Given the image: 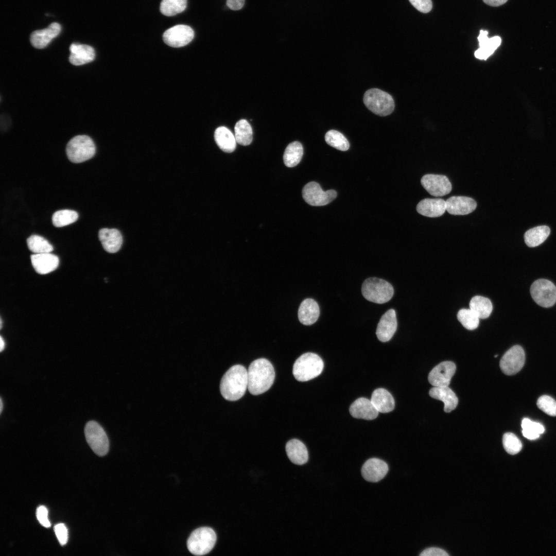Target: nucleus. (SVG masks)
Listing matches in <instances>:
<instances>
[{"instance_id":"nucleus-37","label":"nucleus","mask_w":556,"mask_h":556,"mask_svg":"<svg viewBox=\"0 0 556 556\" xmlns=\"http://www.w3.org/2000/svg\"><path fill=\"white\" fill-rule=\"evenodd\" d=\"M325 140L328 145L341 151H346L350 147V144L345 137L335 130H331L326 132Z\"/></svg>"},{"instance_id":"nucleus-42","label":"nucleus","mask_w":556,"mask_h":556,"mask_svg":"<svg viewBox=\"0 0 556 556\" xmlns=\"http://www.w3.org/2000/svg\"><path fill=\"white\" fill-rule=\"evenodd\" d=\"M411 4L418 11L428 13L432 9L431 0H409Z\"/></svg>"},{"instance_id":"nucleus-22","label":"nucleus","mask_w":556,"mask_h":556,"mask_svg":"<svg viewBox=\"0 0 556 556\" xmlns=\"http://www.w3.org/2000/svg\"><path fill=\"white\" fill-rule=\"evenodd\" d=\"M69 61L73 65L79 66L90 63L95 57L94 49L91 46L73 43L70 47Z\"/></svg>"},{"instance_id":"nucleus-49","label":"nucleus","mask_w":556,"mask_h":556,"mask_svg":"<svg viewBox=\"0 0 556 556\" xmlns=\"http://www.w3.org/2000/svg\"><path fill=\"white\" fill-rule=\"evenodd\" d=\"M0 401H1L0 413H1L2 412V410H3V402H2V398H1Z\"/></svg>"},{"instance_id":"nucleus-28","label":"nucleus","mask_w":556,"mask_h":556,"mask_svg":"<svg viewBox=\"0 0 556 556\" xmlns=\"http://www.w3.org/2000/svg\"><path fill=\"white\" fill-rule=\"evenodd\" d=\"M370 400L379 412H391L395 407V402L392 395L384 388L375 390L372 394Z\"/></svg>"},{"instance_id":"nucleus-2","label":"nucleus","mask_w":556,"mask_h":556,"mask_svg":"<svg viewBox=\"0 0 556 556\" xmlns=\"http://www.w3.org/2000/svg\"><path fill=\"white\" fill-rule=\"evenodd\" d=\"M248 388V371L242 365L231 367L222 376L220 391L224 398L230 401L240 399Z\"/></svg>"},{"instance_id":"nucleus-5","label":"nucleus","mask_w":556,"mask_h":556,"mask_svg":"<svg viewBox=\"0 0 556 556\" xmlns=\"http://www.w3.org/2000/svg\"><path fill=\"white\" fill-rule=\"evenodd\" d=\"M96 147L92 138L85 135H77L68 142L66 152L68 159L74 163H80L92 158Z\"/></svg>"},{"instance_id":"nucleus-4","label":"nucleus","mask_w":556,"mask_h":556,"mask_svg":"<svg viewBox=\"0 0 556 556\" xmlns=\"http://www.w3.org/2000/svg\"><path fill=\"white\" fill-rule=\"evenodd\" d=\"M364 298L368 301L383 304L390 301L394 294V289L387 281L376 277L366 280L361 287Z\"/></svg>"},{"instance_id":"nucleus-7","label":"nucleus","mask_w":556,"mask_h":556,"mask_svg":"<svg viewBox=\"0 0 556 556\" xmlns=\"http://www.w3.org/2000/svg\"><path fill=\"white\" fill-rule=\"evenodd\" d=\"M216 534L210 527H200L195 530L187 541L188 550L196 555H203L210 552L216 542Z\"/></svg>"},{"instance_id":"nucleus-15","label":"nucleus","mask_w":556,"mask_h":556,"mask_svg":"<svg viewBox=\"0 0 556 556\" xmlns=\"http://www.w3.org/2000/svg\"><path fill=\"white\" fill-rule=\"evenodd\" d=\"M388 470V465L384 461L373 458L367 460L363 464L361 474L366 480L376 482L385 477Z\"/></svg>"},{"instance_id":"nucleus-8","label":"nucleus","mask_w":556,"mask_h":556,"mask_svg":"<svg viewBox=\"0 0 556 556\" xmlns=\"http://www.w3.org/2000/svg\"><path fill=\"white\" fill-rule=\"evenodd\" d=\"M86 442L92 450L99 456L106 455L109 450V442L102 427L96 422H88L84 428Z\"/></svg>"},{"instance_id":"nucleus-6","label":"nucleus","mask_w":556,"mask_h":556,"mask_svg":"<svg viewBox=\"0 0 556 556\" xmlns=\"http://www.w3.org/2000/svg\"><path fill=\"white\" fill-rule=\"evenodd\" d=\"M363 100L369 110L380 116L390 114L395 107L391 95L378 89L367 90L364 94Z\"/></svg>"},{"instance_id":"nucleus-46","label":"nucleus","mask_w":556,"mask_h":556,"mask_svg":"<svg viewBox=\"0 0 556 556\" xmlns=\"http://www.w3.org/2000/svg\"><path fill=\"white\" fill-rule=\"evenodd\" d=\"M227 6L231 10H238L241 9L244 4L245 0H227Z\"/></svg>"},{"instance_id":"nucleus-3","label":"nucleus","mask_w":556,"mask_h":556,"mask_svg":"<svg viewBox=\"0 0 556 556\" xmlns=\"http://www.w3.org/2000/svg\"><path fill=\"white\" fill-rule=\"evenodd\" d=\"M323 367V362L317 354L306 353L296 360L292 373L297 380L306 381L319 376L322 372Z\"/></svg>"},{"instance_id":"nucleus-48","label":"nucleus","mask_w":556,"mask_h":556,"mask_svg":"<svg viewBox=\"0 0 556 556\" xmlns=\"http://www.w3.org/2000/svg\"><path fill=\"white\" fill-rule=\"evenodd\" d=\"M0 339H1L0 340V343H1L0 350H1V352H2L3 350L5 348V341H4V339H3V337L2 336H1Z\"/></svg>"},{"instance_id":"nucleus-51","label":"nucleus","mask_w":556,"mask_h":556,"mask_svg":"<svg viewBox=\"0 0 556 556\" xmlns=\"http://www.w3.org/2000/svg\"><path fill=\"white\" fill-rule=\"evenodd\" d=\"M497 356H498L497 355H496L495 356V357H497Z\"/></svg>"},{"instance_id":"nucleus-26","label":"nucleus","mask_w":556,"mask_h":556,"mask_svg":"<svg viewBox=\"0 0 556 556\" xmlns=\"http://www.w3.org/2000/svg\"><path fill=\"white\" fill-rule=\"evenodd\" d=\"M319 315V307L314 300L308 298L301 303L298 310V318L302 324L311 325L317 321Z\"/></svg>"},{"instance_id":"nucleus-27","label":"nucleus","mask_w":556,"mask_h":556,"mask_svg":"<svg viewBox=\"0 0 556 556\" xmlns=\"http://www.w3.org/2000/svg\"><path fill=\"white\" fill-rule=\"evenodd\" d=\"M286 451L289 460L294 464L303 465L308 460V453L305 444L301 441L293 439L286 445Z\"/></svg>"},{"instance_id":"nucleus-41","label":"nucleus","mask_w":556,"mask_h":556,"mask_svg":"<svg viewBox=\"0 0 556 556\" xmlns=\"http://www.w3.org/2000/svg\"><path fill=\"white\" fill-rule=\"evenodd\" d=\"M538 408L549 415L556 416V401L549 395L540 396L536 403Z\"/></svg>"},{"instance_id":"nucleus-24","label":"nucleus","mask_w":556,"mask_h":556,"mask_svg":"<svg viewBox=\"0 0 556 556\" xmlns=\"http://www.w3.org/2000/svg\"><path fill=\"white\" fill-rule=\"evenodd\" d=\"M416 211L426 217H440L446 211V201L441 198H425L419 202Z\"/></svg>"},{"instance_id":"nucleus-40","label":"nucleus","mask_w":556,"mask_h":556,"mask_svg":"<svg viewBox=\"0 0 556 556\" xmlns=\"http://www.w3.org/2000/svg\"><path fill=\"white\" fill-rule=\"evenodd\" d=\"M502 443L506 451L511 455L519 453L523 446L520 440L512 432H507L503 435Z\"/></svg>"},{"instance_id":"nucleus-31","label":"nucleus","mask_w":556,"mask_h":556,"mask_svg":"<svg viewBox=\"0 0 556 556\" xmlns=\"http://www.w3.org/2000/svg\"><path fill=\"white\" fill-rule=\"evenodd\" d=\"M469 306L479 319H482L488 318L493 309L492 303L490 300L480 296L473 297L470 302Z\"/></svg>"},{"instance_id":"nucleus-36","label":"nucleus","mask_w":556,"mask_h":556,"mask_svg":"<svg viewBox=\"0 0 556 556\" xmlns=\"http://www.w3.org/2000/svg\"><path fill=\"white\" fill-rule=\"evenodd\" d=\"M78 218V213L73 210H62L56 211L52 216V221L56 227H62L75 222Z\"/></svg>"},{"instance_id":"nucleus-10","label":"nucleus","mask_w":556,"mask_h":556,"mask_svg":"<svg viewBox=\"0 0 556 556\" xmlns=\"http://www.w3.org/2000/svg\"><path fill=\"white\" fill-rule=\"evenodd\" d=\"M302 196L306 203L312 206H323L332 202L337 196L333 189L323 191L316 182L306 184L302 189Z\"/></svg>"},{"instance_id":"nucleus-33","label":"nucleus","mask_w":556,"mask_h":556,"mask_svg":"<svg viewBox=\"0 0 556 556\" xmlns=\"http://www.w3.org/2000/svg\"><path fill=\"white\" fill-rule=\"evenodd\" d=\"M235 137L236 142L242 146L251 144L253 139L252 129L246 119L238 121L235 125Z\"/></svg>"},{"instance_id":"nucleus-34","label":"nucleus","mask_w":556,"mask_h":556,"mask_svg":"<svg viewBox=\"0 0 556 556\" xmlns=\"http://www.w3.org/2000/svg\"><path fill=\"white\" fill-rule=\"evenodd\" d=\"M28 249L34 254L50 253L53 250L52 245L44 238L38 235H31L27 239Z\"/></svg>"},{"instance_id":"nucleus-43","label":"nucleus","mask_w":556,"mask_h":556,"mask_svg":"<svg viewBox=\"0 0 556 556\" xmlns=\"http://www.w3.org/2000/svg\"><path fill=\"white\" fill-rule=\"evenodd\" d=\"M54 530L60 544L61 545L66 544L68 539V533L65 526L62 523L57 524L54 527Z\"/></svg>"},{"instance_id":"nucleus-47","label":"nucleus","mask_w":556,"mask_h":556,"mask_svg":"<svg viewBox=\"0 0 556 556\" xmlns=\"http://www.w3.org/2000/svg\"><path fill=\"white\" fill-rule=\"evenodd\" d=\"M483 2L488 5L497 7L501 6L506 3L508 0H482Z\"/></svg>"},{"instance_id":"nucleus-38","label":"nucleus","mask_w":556,"mask_h":556,"mask_svg":"<svg viewBox=\"0 0 556 556\" xmlns=\"http://www.w3.org/2000/svg\"><path fill=\"white\" fill-rule=\"evenodd\" d=\"M187 5V0H162L160 11L166 16H173L183 11Z\"/></svg>"},{"instance_id":"nucleus-9","label":"nucleus","mask_w":556,"mask_h":556,"mask_svg":"<svg viewBox=\"0 0 556 556\" xmlns=\"http://www.w3.org/2000/svg\"><path fill=\"white\" fill-rule=\"evenodd\" d=\"M530 294L537 304L545 308L550 307L556 302V287L546 279L535 281L531 286Z\"/></svg>"},{"instance_id":"nucleus-30","label":"nucleus","mask_w":556,"mask_h":556,"mask_svg":"<svg viewBox=\"0 0 556 556\" xmlns=\"http://www.w3.org/2000/svg\"><path fill=\"white\" fill-rule=\"evenodd\" d=\"M550 228L546 225L537 226L527 231L524 240L529 247H535L542 244L549 236Z\"/></svg>"},{"instance_id":"nucleus-12","label":"nucleus","mask_w":556,"mask_h":556,"mask_svg":"<svg viewBox=\"0 0 556 556\" xmlns=\"http://www.w3.org/2000/svg\"><path fill=\"white\" fill-rule=\"evenodd\" d=\"M193 29L185 25H178L166 30L163 35L164 42L169 46L180 47L188 44L194 38Z\"/></svg>"},{"instance_id":"nucleus-14","label":"nucleus","mask_w":556,"mask_h":556,"mask_svg":"<svg viewBox=\"0 0 556 556\" xmlns=\"http://www.w3.org/2000/svg\"><path fill=\"white\" fill-rule=\"evenodd\" d=\"M456 369L455 364L443 361L435 367L430 372L428 379L433 387L448 386Z\"/></svg>"},{"instance_id":"nucleus-21","label":"nucleus","mask_w":556,"mask_h":556,"mask_svg":"<svg viewBox=\"0 0 556 556\" xmlns=\"http://www.w3.org/2000/svg\"><path fill=\"white\" fill-rule=\"evenodd\" d=\"M486 30H480L477 37L479 48L475 52V56L479 59L486 60L490 56L501 44V39L498 36L489 38Z\"/></svg>"},{"instance_id":"nucleus-44","label":"nucleus","mask_w":556,"mask_h":556,"mask_svg":"<svg viewBox=\"0 0 556 556\" xmlns=\"http://www.w3.org/2000/svg\"><path fill=\"white\" fill-rule=\"evenodd\" d=\"M47 514L48 511L45 506H40L37 508L36 512L37 519L40 524L46 528H48L50 526V523L48 520Z\"/></svg>"},{"instance_id":"nucleus-17","label":"nucleus","mask_w":556,"mask_h":556,"mask_svg":"<svg viewBox=\"0 0 556 556\" xmlns=\"http://www.w3.org/2000/svg\"><path fill=\"white\" fill-rule=\"evenodd\" d=\"M477 207L473 198L465 196H452L446 201V211L454 215H467Z\"/></svg>"},{"instance_id":"nucleus-20","label":"nucleus","mask_w":556,"mask_h":556,"mask_svg":"<svg viewBox=\"0 0 556 556\" xmlns=\"http://www.w3.org/2000/svg\"><path fill=\"white\" fill-rule=\"evenodd\" d=\"M349 410L353 417L368 420L375 419L379 413L371 401L364 397L355 400L350 406Z\"/></svg>"},{"instance_id":"nucleus-45","label":"nucleus","mask_w":556,"mask_h":556,"mask_svg":"<svg viewBox=\"0 0 556 556\" xmlns=\"http://www.w3.org/2000/svg\"><path fill=\"white\" fill-rule=\"evenodd\" d=\"M422 556H447L448 554L444 550L436 547L425 549L420 554Z\"/></svg>"},{"instance_id":"nucleus-1","label":"nucleus","mask_w":556,"mask_h":556,"mask_svg":"<svg viewBox=\"0 0 556 556\" xmlns=\"http://www.w3.org/2000/svg\"><path fill=\"white\" fill-rule=\"evenodd\" d=\"M275 371L271 362L265 358L252 361L248 370V389L252 395L262 394L271 387Z\"/></svg>"},{"instance_id":"nucleus-32","label":"nucleus","mask_w":556,"mask_h":556,"mask_svg":"<svg viewBox=\"0 0 556 556\" xmlns=\"http://www.w3.org/2000/svg\"><path fill=\"white\" fill-rule=\"evenodd\" d=\"M303 154V148L302 144L294 141L288 145L283 155L285 165L288 167H293L301 161Z\"/></svg>"},{"instance_id":"nucleus-50","label":"nucleus","mask_w":556,"mask_h":556,"mask_svg":"<svg viewBox=\"0 0 556 556\" xmlns=\"http://www.w3.org/2000/svg\"><path fill=\"white\" fill-rule=\"evenodd\" d=\"M2 328V320L1 319V328Z\"/></svg>"},{"instance_id":"nucleus-23","label":"nucleus","mask_w":556,"mask_h":556,"mask_svg":"<svg viewBox=\"0 0 556 556\" xmlns=\"http://www.w3.org/2000/svg\"><path fill=\"white\" fill-rule=\"evenodd\" d=\"M98 237L103 249L109 253L117 252L123 244L122 235L116 229H101L99 231Z\"/></svg>"},{"instance_id":"nucleus-11","label":"nucleus","mask_w":556,"mask_h":556,"mask_svg":"<svg viewBox=\"0 0 556 556\" xmlns=\"http://www.w3.org/2000/svg\"><path fill=\"white\" fill-rule=\"evenodd\" d=\"M525 361V353L523 348L516 345L509 349L500 361L502 372L508 375H514L523 367Z\"/></svg>"},{"instance_id":"nucleus-18","label":"nucleus","mask_w":556,"mask_h":556,"mask_svg":"<svg viewBox=\"0 0 556 556\" xmlns=\"http://www.w3.org/2000/svg\"><path fill=\"white\" fill-rule=\"evenodd\" d=\"M61 29L59 24L52 23L46 28L32 32L30 35V43L36 48H43L60 33Z\"/></svg>"},{"instance_id":"nucleus-19","label":"nucleus","mask_w":556,"mask_h":556,"mask_svg":"<svg viewBox=\"0 0 556 556\" xmlns=\"http://www.w3.org/2000/svg\"><path fill=\"white\" fill-rule=\"evenodd\" d=\"M32 265L40 274H46L56 270L59 265V258L50 253L34 254L31 255Z\"/></svg>"},{"instance_id":"nucleus-29","label":"nucleus","mask_w":556,"mask_h":556,"mask_svg":"<svg viewBox=\"0 0 556 556\" xmlns=\"http://www.w3.org/2000/svg\"><path fill=\"white\" fill-rule=\"evenodd\" d=\"M215 141L219 148L225 152L234 151L236 146V141L232 132L227 127H218L214 133Z\"/></svg>"},{"instance_id":"nucleus-16","label":"nucleus","mask_w":556,"mask_h":556,"mask_svg":"<svg viewBox=\"0 0 556 556\" xmlns=\"http://www.w3.org/2000/svg\"><path fill=\"white\" fill-rule=\"evenodd\" d=\"M396 328V313L393 309H390L382 316L378 323L377 337L381 342H387L393 337Z\"/></svg>"},{"instance_id":"nucleus-13","label":"nucleus","mask_w":556,"mask_h":556,"mask_svg":"<svg viewBox=\"0 0 556 556\" xmlns=\"http://www.w3.org/2000/svg\"><path fill=\"white\" fill-rule=\"evenodd\" d=\"M421 183L428 193L435 197L447 195L452 188L448 178L442 175L426 174L422 178Z\"/></svg>"},{"instance_id":"nucleus-25","label":"nucleus","mask_w":556,"mask_h":556,"mask_svg":"<svg viewBox=\"0 0 556 556\" xmlns=\"http://www.w3.org/2000/svg\"><path fill=\"white\" fill-rule=\"evenodd\" d=\"M429 394L431 397L444 403V410L446 412H451L458 405V397L448 386L434 387L430 390Z\"/></svg>"},{"instance_id":"nucleus-35","label":"nucleus","mask_w":556,"mask_h":556,"mask_svg":"<svg viewBox=\"0 0 556 556\" xmlns=\"http://www.w3.org/2000/svg\"><path fill=\"white\" fill-rule=\"evenodd\" d=\"M523 435L529 440H535L545 431L544 426L540 423L533 422L528 418L522 421Z\"/></svg>"},{"instance_id":"nucleus-39","label":"nucleus","mask_w":556,"mask_h":556,"mask_svg":"<svg viewBox=\"0 0 556 556\" xmlns=\"http://www.w3.org/2000/svg\"><path fill=\"white\" fill-rule=\"evenodd\" d=\"M457 318L467 329L474 330L478 327L479 318L470 308L461 309L457 314Z\"/></svg>"}]
</instances>
